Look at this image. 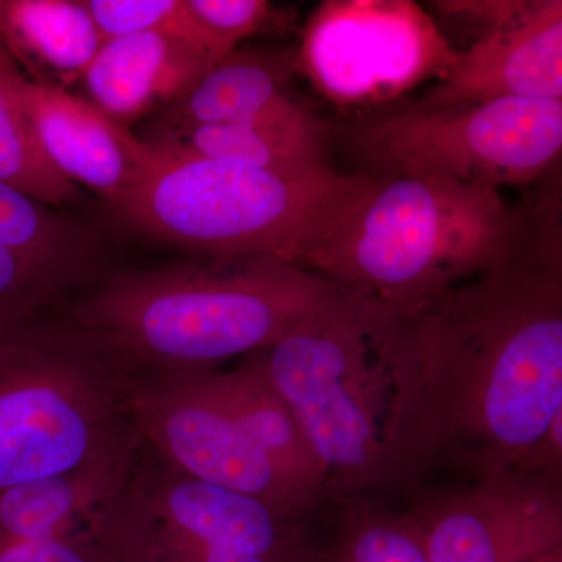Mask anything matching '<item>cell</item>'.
<instances>
[{
    "label": "cell",
    "instance_id": "d4e9b609",
    "mask_svg": "<svg viewBox=\"0 0 562 562\" xmlns=\"http://www.w3.org/2000/svg\"><path fill=\"white\" fill-rule=\"evenodd\" d=\"M0 562H109L102 550L80 530L46 541L0 547Z\"/></svg>",
    "mask_w": 562,
    "mask_h": 562
},
{
    "label": "cell",
    "instance_id": "6da1fadb",
    "mask_svg": "<svg viewBox=\"0 0 562 562\" xmlns=\"http://www.w3.org/2000/svg\"><path fill=\"white\" fill-rule=\"evenodd\" d=\"M512 246L412 328V491L431 473L465 480L562 469V257L514 214Z\"/></svg>",
    "mask_w": 562,
    "mask_h": 562
},
{
    "label": "cell",
    "instance_id": "d6986e66",
    "mask_svg": "<svg viewBox=\"0 0 562 562\" xmlns=\"http://www.w3.org/2000/svg\"><path fill=\"white\" fill-rule=\"evenodd\" d=\"M211 379L277 471L314 508L319 512L330 508L321 462L290 406L262 371L257 355H250L249 360L233 371L213 369Z\"/></svg>",
    "mask_w": 562,
    "mask_h": 562
},
{
    "label": "cell",
    "instance_id": "9c48e42d",
    "mask_svg": "<svg viewBox=\"0 0 562 562\" xmlns=\"http://www.w3.org/2000/svg\"><path fill=\"white\" fill-rule=\"evenodd\" d=\"M458 57L413 0H327L306 22L292 61L322 98L364 116L443 79Z\"/></svg>",
    "mask_w": 562,
    "mask_h": 562
},
{
    "label": "cell",
    "instance_id": "ba28073f",
    "mask_svg": "<svg viewBox=\"0 0 562 562\" xmlns=\"http://www.w3.org/2000/svg\"><path fill=\"white\" fill-rule=\"evenodd\" d=\"M380 176L431 177L501 191L538 180L560 160L562 101L503 99L436 110H386L346 128Z\"/></svg>",
    "mask_w": 562,
    "mask_h": 562
},
{
    "label": "cell",
    "instance_id": "7a4b0ae2",
    "mask_svg": "<svg viewBox=\"0 0 562 562\" xmlns=\"http://www.w3.org/2000/svg\"><path fill=\"white\" fill-rule=\"evenodd\" d=\"M255 355L316 453L331 503L409 494L416 369L405 314L336 283Z\"/></svg>",
    "mask_w": 562,
    "mask_h": 562
},
{
    "label": "cell",
    "instance_id": "44dd1931",
    "mask_svg": "<svg viewBox=\"0 0 562 562\" xmlns=\"http://www.w3.org/2000/svg\"><path fill=\"white\" fill-rule=\"evenodd\" d=\"M25 79L0 44V183L44 205H63L77 198V188L41 149L22 98Z\"/></svg>",
    "mask_w": 562,
    "mask_h": 562
},
{
    "label": "cell",
    "instance_id": "52a82bcc",
    "mask_svg": "<svg viewBox=\"0 0 562 562\" xmlns=\"http://www.w3.org/2000/svg\"><path fill=\"white\" fill-rule=\"evenodd\" d=\"M317 519L192 479L143 446L83 530L109 562H317Z\"/></svg>",
    "mask_w": 562,
    "mask_h": 562
},
{
    "label": "cell",
    "instance_id": "8992f818",
    "mask_svg": "<svg viewBox=\"0 0 562 562\" xmlns=\"http://www.w3.org/2000/svg\"><path fill=\"white\" fill-rule=\"evenodd\" d=\"M157 154L113 211L136 232L206 258L271 257L302 268L369 179L328 165L286 173Z\"/></svg>",
    "mask_w": 562,
    "mask_h": 562
},
{
    "label": "cell",
    "instance_id": "5b68a950",
    "mask_svg": "<svg viewBox=\"0 0 562 562\" xmlns=\"http://www.w3.org/2000/svg\"><path fill=\"white\" fill-rule=\"evenodd\" d=\"M128 380L120 362L61 316L0 325V491L131 469L143 439Z\"/></svg>",
    "mask_w": 562,
    "mask_h": 562
},
{
    "label": "cell",
    "instance_id": "4fadbf2b",
    "mask_svg": "<svg viewBox=\"0 0 562 562\" xmlns=\"http://www.w3.org/2000/svg\"><path fill=\"white\" fill-rule=\"evenodd\" d=\"M527 99L562 101V2L536 0L520 20L480 33L457 65L402 109Z\"/></svg>",
    "mask_w": 562,
    "mask_h": 562
},
{
    "label": "cell",
    "instance_id": "2e32d148",
    "mask_svg": "<svg viewBox=\"0 0 562 562\" xmlns=\"http://www.w3.org/2000/svg\"><path fill=\"white\" fill-rule=\"evenodd\" d=\"M328 136V125L294 98L255 120L191 128L150 146L165 154L295 173L327 165Z\"/></svg>",
    "mask_w": 562,
    "mask_h": 562
},
{
    "label": "cell",
    "instance_id": "8fae6325",
    "mask_svg": "<svg viewBox=\"0 0 562 562\" xmlns=\"http://www.w3.org/2000/svg\"><path fill=\"white\" fill-rule=\"evenodd\" d=\"M408 497L427 562H535L562 547V469L420 486Z\"/></svg>",
    "mask_w": 562,
    "mask_h": 562
},
{
    "label": "cell",
    "instance_id": "9a60e30c",
    "mask_svg": "<svg viewBox=\"0 0 562 562\" xmlns=\"http://www.w3.org/2000/svg\"><path fill=\"white\" fill-rule=\"evenodd\" d=\"M213 65L183 41L136 33L103 41L81 83L88 101L127 128L171 105Z\"/></svg>",
    "mask_w": 562,
    "mask_h": 562
},
{
    "label": "cell",
    "instance_id": "277c9868",
    "mask_svg": "<svg viewBox=\"0 0 562 562\" xmlns=\"http://www.w3.org/2000/svg\"><path fill=\"white\" fill-rule=\"evenodd\" d=\"M513 236L514 210L498 190L369 173L302 268L412 317L490 271Z\"/></svg>",
    "mask_w": 562,
    "mask_h": 562
},
{
    "label": "cell",
    "instance_id": "30bf717a",
    "mask_svg": "<svg viewBox=\"0 0 562 562\" xmlns=\"http://www.w3.org/2000/svg\"><path fill=\"white\" fill-rule=\"evenodd\" d=\"M128 398L143 446L166 464L291 516H321L262 452L211 371L131 375Z\"/></svg>",
    "mask_w": 562,
    "mask_h": 562
},
{
    "label": "cell",
    "instance_id": "ffe728a7",
    "mask_svg": "<svg viewBox=\"0 0 562 562\" xmlns=\"http://www.w3.org/2000/svg\"><path fill=\"white\" fill-rule=\"evenodd\" d=\"M131 469L68 473L5 487L0 491V547L80 530L85 517L121 486Z\"/></svg>",
    "mask_w": 562,
    "mask_h": 562
},
{
    "label": "cell",
    "instance_id": "e0dca14e",
    "mask_svg": "<svg viewBox=\"0 0 562 562\" xmlns=\"http://www.w3.org/2000/svg\"><path fill=\"white\" fill-rule=\"evenodd\" d=\"M294 72L292 55L235 50L154 114L143 140L151 144L191 128L255 120L294 99Z\"/></svg>",
    "mask_w": 562,
    "mask_h": 562
},
{
    "label": "cell",
    "instance_id": "ac0fdd59",
    "mask_svg": "<svg viewBox=\"0 0 562 562\" xmlns=\"http://www.w3.org/2000/svg\"><path fill=\"white\" fill-rule=\"evenodd\" d=\"M102 43L83 0H0V44L29 80L81 83Z\"/></svg>",
    "mask_w": 562,
    "mask_h": 562
},
{
    "label": "cell",
    "instance_id": "7c38bea8",
    "mask_svg": "<svg viewBox=\"0 0 562 562\" xmlns=\"http://www.w3.org/2000/svg\"><path fill=\"white\" fill-rule=\"evenodd\" d=\"M90 227L0 183V325L32 319L101 279Z\"/></svg>",
    "mask_w": 562,
    "mask_h": 562
},
{
    "label": "cell",
    "instance_id": "7402d4cb",
    "mask_svg": "<svg viewBox=\"0 0 562 562\" xmlns=\"http://www.w3.org/2000/svg\"><path fill=\"white\" fill-rule=\"evenodd\" d=\"M335 516L324 530L317 562H427L412 516L382 498L331 503Z\"/></svg>",
    "mask_w": 562,
    "mask_h": 562
},
{
    "label": "cell",
    "instance_id": "484cf974",
    "mask_svg": "<svg viewBox=\"0 0 562 562\" xmlns=\"http://www.w3.org/2000/svg\"><path fill=\"white\" fill-rule=\"evenodd\" d=\"M535 562H562V547L561 549L554 550V552L546 554V557L539 558Z\"/></svg>",
    "mask_w": 562,
    "mask_h": 562
},
{
    "label": "cell",
    "instance_id": "5bb4252c",
    "mask_svg": "<svg viewBox=\"0 0 562 562\" xmlns=\"http://www.w3.org/2000/svg\"><path fill=\"white\" fill-rule=\"evenodd\" d=\"M22 98L47 161L70 183L85 184L105 199L111 210L132 194L157 161L155 147L88 99L29 79Z\"/></svg>",
    "mask_w": 562,
    "mask_h": 562
},
{
    "label": "cell",
    "instance_id": "3957f363",
    "mask_svg": "<svg viewBox=\"0 0 562 562\" xmlns=\"http://www.w3.org/2000/svg\"><path fill=\"white\" fill-rule=\"evenodd\" d=\"M335 288L277 258L205 257L114 273L61 317L128 375L213 371L279 342Z\"/></svg>",
    "mask_w": 562,
    "mask_h": 562
},
{
    "label": "cell",
    "instance_id": "603a6c76",
    "mask_svg": "<svg viewBox=\"0 0 562 562\" xmlns=\"http://www.w3.org/2000/svg\"><path fill=\"white\" fill-rule=\"evenodd\" d=\"M103 41L117 36L154 33L183 41L188 46L220 63L225 54L199 24L187 0H83Z\"/></svg>",
    "mask_w": 562,
    "mask_h": 562
},
{
    "label": "cell",
    "instance_id": "cb8c5ba5",
    "mask_svg": "<svg viewBox=\"0 0 562 562\" xmlns=\"http://www.w3.org/2000/svg\"><path fill=\"white\" fill-rule=\"evenodd\" d=\"M187 3L225 57L243 40L266 31L277 21L276 11L266 0H187Z\"/></svg>",
    "mask_w": 562,
    "mask_h": 562
}]
</instances>
